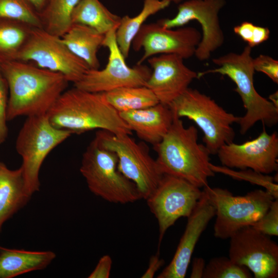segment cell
I'll return each mask as SVG.
<instances>
[{"label":"cell","mask_w":278,"mask_h":278,"mask_svg":"<svg viewBox=\"0 0 278 278\" xmlns=\"http://www.w3.org/2000/svg\"><path fill=\"white\" fill-rule=\"evenodd\" d=\"M0 70L9 91L7 120L47 114L69 83L60 73L20 60L3 63Z\"/></svg>","instance_id":"obj_1"},{"label":"cell","mask_w":278,"mask_h":278,"mask_svg":"<svg viewBox=\"0 0 278 278\" xmlns=\"http://www.w3.org/2000/svg\"><path fill=\"white\" fill-rule=\"evenodd\" d=\"M55 127L80 134L94 129L115 134H132L119 112L106 100L103 93L74 86L65 90L47 113Z\"/></svg>","instance_id":"obj_2"},{"label":"cell","mask_w":278,"mask_h":278,"mask_svg":"<svg viewBox=\"0 0 278 278\" xmlns=\"http://www.w3.org/2000/svg\"><path fill=\"white\" fill-rule=\"evenodd\" d=\"M198 134L195 127H185L182 120L173 114L168 131L153 149L162 175L183 179L201 188L208 185V179L215 172L210 166L211 154L204 145L198 143Z\"/></svg>","instance_id":"obj_3"},{"label":"cell","mask_w":278,"mask_h":278,"mask_svg":"<svg viewBox=\"0 0 278 278\" xmlns=\"http://www.w3.org/2000/svg\"><path fill=\"white\" fill-rule=\"evenodd\" d=\"M252 48L246 46L239 54L229 53L212 60L218 67L197 73V78L210 73H219L230 78L236 84L234 91L240 96L246 112L240 117V132L244 135L258 121L269 127L278 123V108L260 95L253 84L255 72Z\"/></svg>","instance_id":"obj_4"},{"label":"cell","mask_w":278,"mask_h":278,"mask_svg":"<svg viewBox=\"0 0 278 278\" xmlns=\"http://www.w3.org/2000/svg\"><path fill=\"white\" fill-rule=\"evenodd\" d=\"M168 107L181 118L192 120L203 131V141L211 154H216L223 145L233 142L235 133L232 127L240 117L226 111L210 96L188 88Z\"/></svg>","instance_id":"obj_5"},{"label":"cell","mask_w":278,"mask_h":278,"mask_svg":"<svg viewBox=\"0 0 278 278\" xmlns=\"http://www.w3.org/2000/svg\"><path fill=\"white\" fill-rule=\"evenodd\" d=\"M116 154L94 139L84 152L80 171L90 190L111 203L126 204L143 198L136 185L117 168Z\"/></svg>","instance_id":"obj_6"},{"label":"cell","mask_w":278,"mask_h":278,"mask_svg":"<svg viewBox=\"0 0 278 278\" xmlns=\"http://www.w3.org/2000/svg\"><path fill=\"white\" fill-rule=\"evenodd\" d=\"M72 134L54 127L47 114L27 117L18 135L15 148L22 158L25 190L30 196L39 190V173L45 158Z\"/></svg>","instance_id":"obj_7"},{"label":"cell","mask_w":278,"mask_h":278,"mask_svg":"<svg viewBox=\"0 0 278 278\" xmlns=\"http://www.w3.org/2000/svg\"><path fill=\"white\" fill-rule=\"evenodd\" d=\"M203 190L215 209L214 235L221 239L230 238L240 229L252 226L275 199L267 190L259 189L237 196L227 189L208 185Z\"/></svg>","instance_id":"obj_8"},{"label":"cell","mask_w":278,"mask_h":278,"mask_svg":"<svg viewBox=\"0 0 278 278\" xmlns=\"http://www.w3.org/2000/svg\"><path fill=\"white\" fill-rule=\"evenodd\" d=\"M94 139L100 147L116 154L118 170L136 185L146 200L163 176L148 147L136 142L130 135L115 134L103 130L97 131Z\"/></svg>","instance_id":"obj_9"},{"label":"cell","mask_w":278,"mask_h":278,"mask_svg":"<svg viewBox=\"0 0 278 278\" xmlns=\"http://www.w3.org/2000/svg\"><path fill=\"white\" fill-rule=\"evenodd\" d=\"M16 60L33 61L38 67L62 74L69 82L73 83L90 69L83 60L68 48L60 37L41 28H31Z\"/></svg>","instance_id":"obj_10"},{"label":"cell","mask_w":278,"mask_h":278,"mask_svg":"<svg viewBox=\"0 0 278 278\" xmlns=\"http://www.w3.org/2000/svg\"><path fill=\"white\" fill-rule=\"evenodd\" d=\"M116 29L105 34L101 45L109 51L106 67L101 70L89 69L74 86L90 92L105 93L122 87L145 86L150 69L142 64L132 67L127 65L116 40Z\"/></svg>","instance_id":"obj_11"},{"label":"cell","mask_w":278,"mask_h":278,"mask_svg":"<svg viewBox=\"0 0 278 278\" xmlns=\"http://www.w3.org/2000/svg\"><path fill=\"white\" fill-rule=\"evenodd\" d=\"M202 194L199 187L189 182L163 175L155 189L146 199L158 221L159 245L167 230L177 220L191 214Z\"/></svg>","instance_id":"obj_12"},{"label":"cell","mask_w":278,"mask_h":278,"mask_svg":"<svg viewBox=\"0 0 278 278\" xmlns=\"http://www.w3.org/2000/svg\"><path fill=\"white\" fill-rule=\"evenodd\" d=\"M230 239L232 261L247 268L255 278L278 277V245L270 236L247 226Z\"/></svg>","instance_id":"obj_13"},{"label":"cell","mask_w":278,"mask_h":278,"mask_svg":"<svg viewBox=\"0 0 278 278\" xmlns=\"http://www.w3.org/2000/svg\"><path fill=\"white\" fill-rule=\"evenodd\" d=\"M224 4V0H189L179 6L175 16L158 22L164 27L172 29L183 26L192 20L198 21L202 34L194 56L200 61L207 60L224 42L218 13Z\"/></svg>","instance_id":"obj_14"},{"label":"cell","mask_w":278,"mask_h":278,"mask_svg":"<svg viewBox=\"0 0 278 278\" xmlns=\"http://www.w3.org/2000/svg\"><path fill=\"white\" fill-rule=\"evenodd\" d=\"M201 39V33L192 27L173 30L166 28L158 22L144 24L133 40L135 51L143 49L144 54L137 62L142 64L158 54H173L184 59L194 56Z\"/></svg>","instance_id":"obj_15"},{"label":"cell","mask_w":278,"mask_h":278,"mask_svg":"<svg viewBox=\"0 0 278 278\" xmlns=\"http://www.w3.org/2000/svg\"><path fill=\"white\" fill-rule=\"evenodd\" d=\"M216 154L222 166L270 174L278 169L277 133L269 134L263 127L256 138L241 144L233 142L224 144Z\"/></svg>","instance_id":"obj_16"},{"label":"cell","mask_w":278,"mask_h":278,"mask_svg":"<svg viewBox=\"0 0 278 278\" xmlns=\"http://www.w3.org/2000/svg\"><path fill=\"white\" fill-rule=\"evenodd\" d=\"M183 60L173 54H161L147 59L152 72L145 86L152 91L159 103L168 106L197 78V73L187 67Z\"/></svg>","instance_id":"obj_17"},{"label":"cell","mask_w":278,"mask_h":278,"mask_svg":"<svg viewBox=\"0 0 278 278\" xmlns=\"http://www.w3.org/2000/svg\"><path fill=\"white\" fill-rule=\"evenodd\" d=\"M215 216V209L202 190V194L187 217L184 232L170 263L157 278H184L195 246L209 222Z\"/></svg>","instance_id":"obj_18"},{"label":"cell","mask_w":278,"mask_h":278,"mask_svg":"<svg viewBox=\"0 0 278 278\" xmlns=\"http://www.w3.org/2000/svg\"><path fill=\"white\" fill-rule=\"evenodd\" d=\"M119 114L138 137L153 146L162 141L173 120L170 108L161 103L144 109L120 112Z\"/></svg>","instance_id":"obj_19"},{"label":"cell","mask_w":278,"mask_h":278,"mask_svg":"<svg viewBox=\"0 0 278 278\" xmlns=\"http://www.w3.org/2000/svg\"><path fill=\"white\" fill-rule=\"evenodd\" d=\"M30 198L25 190L21 167L11 170L0 161V233L4 223Z\"/></svg>","instance_id":"obj_20"},{"label":"cell","mask_w":278,"mask_h":278,"mask_svg":"<svg viewBox=\"0 0 278 278\" xmlns=\"http://www.w3.org/2000/svg\"><path fill=\"white\" fill-rule=\"evenodd\" d=\"M56 256L51 251H30L0 246V278H12L43 269Z\"/></svg>","instance_id":"obj_21"},{"label":"cell","mask_w":278,"mask_h":278,"mask_svg":"<svg viewBox=\"0 0 278 278\" xmlns=\"http://www.w3.org/2000/svg\"><path fill=\"white\" fill-rule=\"evenodd\" d=\"M105 34L80 24H72L60 38L76 56L83 60L90 69H98L100 63L97 52L101 46Z\"/></svg>","instance_id":"obj_22"},{"label":"cell","mask_w":278,"mask_h":278,"mask_svg":"<svg viewBox=\"0 0 278 278\" xmlns=\"http://www.w3.org/2000/svg\"><path fill=\"white\" fill-rule=\"evenodd\" d=\"M120 20L99 0H80L72 15V24L88 26L103 34L117 29Z\"/></svg>","instance_id":"obj_23"},{"label":"cell","mask_w":278,"mask_h":278,"mask_svg":"<svg viewBox=\"0 0 278 278\" xmlns=\"http://www.w3.org/2000/svg\"><path fill=\"white\" fill-rule=\"evenodd\" d=\"M170 4L166 0H144L143 8L138 14L133 17L125 15L121 18L115 36L117 45L125 58L129 55L133 39L145 21Z\"/></svg>","instance_id":"obj_24"},{"label":"cell","mask_w":278,"mask_h":278,"mask_svg":"<svg viewBox=\"0 0 278 278\" xmlns=\"http://www.w3.org/2000/svg\"><path fill=\"white\" fill-rule=\"evenodd\" d=\"M107 102L118 112L146 108L159 103L146 86H126L105 92Z\"/></svg>","instance_id":"obj_25"},{"label":"cell","mask_w":278,"mask_h":278,"mask_svg":"<svg viewBox=\"0 0 278 278\" xmlns=\"http://www.w3.org/2000/svg\"><path fill=\"white\" fill-rule=\"evenodd\" d=\"M80 1L47 0L39 13L43 29L61 38L72 25V13Z\"/></svg>","instance_id":"obj_26"},{"label":"cell","mask_w":278,"mask_h":278,"mask_svg":"<svg viewBox=\"0 0 278 278\" xmlns=\"http://www.w3.org/2000/svg\"><path fill=\"white\" fill-rule=\"evenodd\" d=\"M31 28L20 22L0 19V64L16 60Z\"/></svg>","instance_id":"obj_27"},{"label":"cell","mask_w":278,"mask_h":278,"mask_svg":"<svg viewBox=\"0 0 278 278\" xmlns=\"http://www.w3.org/2000/svg\"><path fill=\"white\" fill-rule=\"evenodd\" d=\"M0 19L43 28L39 13L27 0H0Z\"/></svg>","instance_id":"obj_28"},{"label":"cell","mask_w":278,"mask_h":278,"mask_svg":"<svg viewBox=\"0 0 278 278\" xmlns=\"http://www.w3.org/2000/svg\"><path fill=\"white\" fill-rule=\"evenodd\" d=\"M210 168L215 172H219L229 176L232 178L246 181L253 184L260 186L270 193L274 199H278V184L275 177L255 171L251 169L233 170L224 166H217L210 163Z\"/></svg>","instance_id":"obj_29"},{"label":"cell","mask_w":278,"mask_h":278,"mask_svg":"<svg viewBox=\"0 0 278 278\" xmlns=\"http://www.w3.org/2000/svg\"><path fill=\"white\" fill-rule=\"evenodd\" d=\"M252 273L246 267L238 265L229 257H216L206 264L203 278H250Z\"/></svg>","instance_id":"obj_30"},{"label":"cell","mask_w":278,"mask_h":278,"mask_svg":"<svg viewBox=\"0 0 278 278\" xmlns=\"http://www.w3.org/2000/svg\"><path fill=\"white\" fill-rule=\"evenodd\" d=\"M252 227L268 236L278 235V199L272 201L266 213Z\"/></svg>","instance_id":"obj_31"},{"label":"cell","mask_w":278,"mask_h":278,"mask_svg":"<svg viewBox=\"0 0 278 278\" xmlns=\"http://www.w3.org/2000/svg\"><path fill=\"white\" fill-rule=\"evenodd\" d=\"M255 71L265 74L274 82L278 83V61L268 55H259L253 58Z\"/></svg>","instance_id":"obj_32"},{"label":"cell","mask_w":278,"mask_h":278,"mask_svg":"<svg viewBox=\"0 0 278 278\" xmlns=\"http://www.w3.org/2000/svg\"><path fill=\"white\" fill-rule=\"evenodd\" d=\"M7 82L0 73V144L3 143L8 135L7 110L8 105Z\"/></svg>","instance_id":"obj_33"},{"label":"cell","mask_w":278,"mask_h":278,"mask_svg":"<svg viewBox=\"0 0 278 278\" xmlns=\"http://www.w3.org/2000/svg\"><path fill=\"white\" fill-rule=\"evenodd\" d=\"M234 32L251 48L256 46L258 26L249 22H243L234 27Z\"/></svg>","instance_id":"obj_34"},{"label":"cell","mask_w":278,"mask_h":278,"mask_svg":"<svg viewBox=\"0 0 278 278\" xmlns=\"http://www.w3.org/2000/svg\"><path fill=\"white\" fill-rule=\"evenodd\" d=\"M112 260L109 255L102 256L99 260L89 278H109L110 275Z\"/></svg>","instance_id":"obj_35"},{"label":"cell","mask_w":278,"mask_h":278,"mask_svg":"<svg viewBox=\"0 0 278 278\" xmlns=\"http://www.w3.org/2000/svg\"><path fill=\"white\" fill-rule=\"evenodd\" d=\"M164 264V260L160 258L159 251L152 255L149 259L148 268L142 275V278H152L156 272Z\"/></svg>","instance_id":"obj_36"},{"label":"cell","mask_w":278,"mask_h":278,"mask_svg":"<svg viewBox=\"0 0 278 278\" xmlns=\"http://www.w3.org/2000/svg\"><path fill=\"white\" fill-rule=\"evenodd\" d=\"M206 264L202 257H195L193 260L190 278H203Z\"/></svg>","instance_id":"obj_37"},{"label":"cell","mask_w":278,"mask_h":278,"mask_svg":"<svg viewBox=\"0 0 278 278\" xmlns=\"http://www.w3.org/2000/svg\"><path fill=\"white\" fill-rule=\"evenodd\" d=\"M39 13L43 9L47 0H27Z\"/></svg>","instance_id":"obj_38"},{"label":"cell","mask_w":278,"mask_h":278,"mask_svg":"<svg viewBox=\"0 0 278 278\" xmlns=\"http://www.w3.org/2000/svg\"><path fill=\"white\" fill-rule=\"evenodd\" d=\"M269 99L270 101L277 108H278V93L277 91L271 94Z\"/></svg>","instance_id":"obj_39"},{"label":"cell","mask_w":278,"mask_h":278,"mask_svg":"<svg viewBox=\"0 0 278 278\" xmlns=\"http://www.w3.org/2000/svg\"><path fill=\"white\" fill-rule=\"evenodd\" d=\"M166 1L169 2L170 3H171V2L177 3L181 1V0H166Z\"/></svg>","instance_id":"obj_40"},{"label":"cell","mask_w":278,"mask_h":278,"mask_svg":"<svg viewBox=\"0 0 278 278\" xmlns=\"http://www.w3.org/2000/svg\"><path fill=\"white\" fill-rule=\"evenodd\" d=\"M0 73H1V70H0Z\"/></svg>","instance_id":"obj_41"}]
</instances>
